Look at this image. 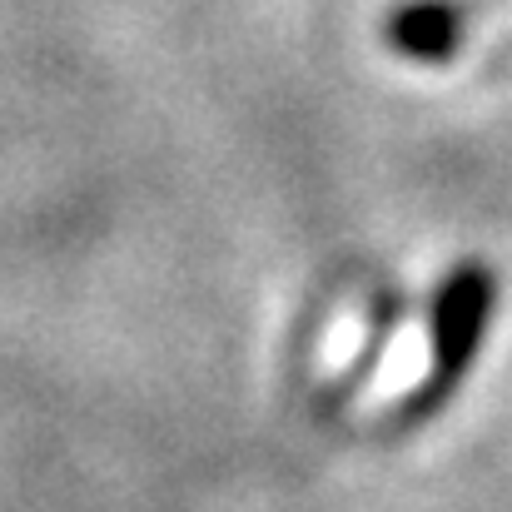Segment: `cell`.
Instances as JSON below:
<instances>
[{
	"instance_id": "6da1fadb",
	"label": "cell",
	"mask_w": 512,
	"mask_h": 512,
	"mask_svg": "<svg viewBox=\"0 0 512 512\" xmlns=\"http://www.w3.org/2000/svg\"><path fill=\"white\" fill-rule=\"evenodd\" d=\"M493 309H498L493 264L488 259H463L433 299V363H428L423 383L398 403L393 423H423V418H433L453 403V393L463 388V378L478 363V348H483V334L493 324Z\"/></svg>"
},
{
	"instance_id": "7a4b0ae2",
	"label": "cell",
	"mask_w": 512,
	"mask_h": 512,
	"mask_svg": "<svg viewBox=\"0 0 512 512\" xmlns=\"http://www.w3.org/2000/svg\"><path fill=\"white\" fill-rule=\"evenodd\" d=\"M463 35H468V15L453 0H403L383 20V40L403 60H423V65L453 60L463 50Z\"/></svg>"
}]
</instances>
